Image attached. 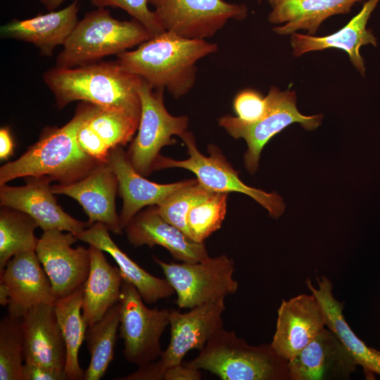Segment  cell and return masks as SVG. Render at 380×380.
<instances>
[{"instance_id":"ab89813d","label":"cell","mask_w":380,"mask_h":380,"mask_svg":"<svg viewBox=\"0 0 380 380\" xmlns=\"http://www.w3.org/2000/svg\"><path fill=\"white\" fill-rule=\"evenodd\" d=\"M13 140L8 127H1L0 129V159L8 160L13 153Z\"/></svg>"},{"instance_id":"cb8c5ba5","label":"cell","mask_w":380,"mask_h":380,"mask_svg":"<svg viewBox=\"0 0 380 380\" xmlns=\"http://www.w3.org/2000/svg\"><path fill=\"white\" fill-rule=\"evenodd\" d=\"M77 237L110 254L117 263L123 281L135 286L144 302L154 303L175 293L165 278L149 274L125 253L111 239L105 224L95 222L78 234Z\"/></svg>"},{"instance_id":"f35d334b","label":"cell","mask_w":380,"mask_h":380,"mask_svg":"<svg viewBox=\"0 0 380 380\" xmlns=\"http://www.w3.org/2000/svg\"><path fill=\"white\" fill-rule=\"evenodd\" d=\"M201 369L184 365L183 362L168 368L164 373V380H200Z\"/></svg>"},{"instance_id":"8d00e7d4","label":"cell","mask_w":380,"mask_h":380,"mask_svg":"<svg viewBox=\"0 0 380 380\" xmlns=\"http://www.w3.org/2000/svg\"><path fill=\"white\" fill-rule=\"evenodd\" d=\"M89 120L84 122L78 131L77 137L78 144L90 157L101 163H106L110 149L89 126Z\"/></svg>"},{"instance_id":"4316f807","label":"cell","mask_w":380,"mask_h":380,"mask_svg":"<svg viewBox=\"0 0 380 380\" xmlns=\"http://www.w3.org/2000/svg\"><path fill=\"white\" fill-rule=\"evenodd\" d=\"M90 269L84 282L82 317L90 326L119 303L123 279L118 267L108 263L103 251L89 246Z\"/></svg>"},{"instance_id":"4dcf8cb0","label":"cell","mask_w":380,"mask_h":380,"mask_svg":"<svg viewBox=\"0 0 380 380\" xmlns=\"http://www.w3.org/2000/svg\"><path fill=\"white\" fill-rule=\"evenodd\" d=\"M21 317L9 314L0 322V380H23Z\"/></svg>"},{"instance_id":"30bf717a","label":"cell","mask_w":380,"mask_h":380,"mask_svg":"<svg viewBox=\"0 0 380 380\" xmlns=\"http://www.w3.org/2000/svg\"><path fill=\"white\" fill-rule=\"evenodd\" d=\"M177 294L179 309L193 308L234 294L239 288L233 279L234 260L226 255L197 262H165L153 256Z\"/></svg>"},{"instance_id":"d6986e66","label":"cell","mask_w":380,"mask_h":380,"mask_svg":"<svg viewBox=\"0 0 380 380\" xmlns=\"http://www.w3.org/2000/svg\"><path fill=\"white\" fill-rule=\"evenodd\" d=\"M124 229L129 242L134 247L160 246L175 260L185 262H197L209 258L204 242H195L165 221L158 214L156 205L139 212Z\"/></svg>"},{"instance_id":"7c38bea8","label":"cell","mask_w":380,"mask_h":380,"mask_svg":"<svg viewBox=\"0 0 380 380\" xmlns=\"http://www.w3.org/2000/svg\"><path fill=\"white\" fill-rule=\"evenodd\" d=\"M165 31L188 39L213 37L231 19L242 20L244 4L224 0H148Z\"/></svg>"},{"instance_id":"ac0fdd59","label":"cell","mask_w":380,"mask_h":380,"mask_svg":"<svg viewBox=\"0 0 380 380\" xmlns=\"http://www.w3.org/2000/svg\"><path fill=\"white\" fill-rule=\"evenodd\" d=\"M0 282L9 291L8 311L15 317H22L34 305H53L57 300L34 251L13 256L0 274Z\"/></svg>"},{"instance_id":"d590c367","label":"cell","mask_w":380,"mask_h":380,"mask_svg":"<svg viewBox=\"0 0 380 380\" xmlns=\"http://www.w3.org/2000/svg\"><path fill=\"white\" fill-rule=\"evenodd\" d=\"M233 108L240 120L247 122H255L266 111V98L255 89H245L235 96Z\"/></svg>"},{"instance_id":"44dd1931","label":"cell","mask_w":380,"mask_h":380,"mask_svg":"<svg viewBox=\"0 0 380 380\" xmlns=\"http://www.w3.org/2000/svg\"><path fill=\"white\" fill-rule=\"evenodd\" d=\"M107 163L118 179L123 201L119 216L122 229L144 207L159 205L189 180L165 184L151 182L136 171L122 146L110 149Z\"/></svg>"},{"instance_id":"d4e9b609","label":"cell","mask_w":380,"mask_h":380,"mask_svg":"<svg viewBox=\"0 0 380 380\" xmlns=\"http://www.w3.org/2000/svg\"><path fill=\"white\" fill-rule=\"evenodd\" d=\"M317 288L314 287L310 279L305 284L322 308L326 326L362 367L366 379H374L375 374L380 375V356L356 336L346 321L343 303L334 298L331 281L325 277L317 278Z\"/></svg>"},{"instance_id":"8992f818","label":"cell","mask_w":380,"mask_h":380,"mask_svg":"<svg viewBox=\"0 0 380 380\" xmlns=\"http://www.w3.org/2000/svg\"><path fill=\"white\" fill-rule=\"evenodd\" d=\"M224 310V298L196 306L186 312L170 310V340L160 357L118 379L163 380L168 368L182 363L189 351L203 350L207 343L223 329L222 314Z\"/></svg>"},{"instance_id":"83f0119b","label":"cell","mask_w":380,"mask_h":380,"mask_svg":"<svg viewBox=\"0 0 380 380\" xmlns=\"http://www.w3.org/2000/svg\"><path fill=\"white\" fill-rule=\"evenodd\" d=\"M84 286V283L71 294L58 298L53 304L66 348L64 372L68 380L84 379L85 371L78 359L87 328L82 312Z\"/></svg>"},{"instance_id":"ba28073f","label":"cell","mask_w":380,"mask_h":380,"mask_svg":"<svg viewBox=\"0 0 380 380\" xmlns=\"http://www.w3.org/2000/svg\"><path fill=\"white\" fill-rule=\"evenodd\" d=\"M187 147L189 158L175 160L160 154L156 158L153 170L179 167L194 172L205 187L215 192H239L246 194L264 207L272 218L279 217L285 210L282 198L276 192L267 193L246 185L215 145L208 147V156L198 149L193 134L186 131L179 137Z\"/></svg>"},{"instance_id":"7bdbcfd3","label":"cell","mask_w":380,"mask_h":380,"mask_svg":"<svg viewBox=\"0 0 380 380\" xmlns=\"http://www.w3.org/2000/svg\"><path fill=\"white\" fill-rule=\"evenodd\" d=\"M261 1V0H258ZM272 6H274L278 0H266Z\"/></svg>"},{"instance_id":"836d02e7","label":"cell","mask_w":380,"mask_h":380,"mask_svg":"<svg viewBox=\"0 0 380 380\" xmlns=\"http://www.w3.org/2000/svg\"><path fill=\"white\" fill-rule=\"evenodd\" d=\"M140 117L125 111L101 108L88 123L111 149L132 141Z\"/></svg>"},{"instance_id":"f1b7e54d","label":"cell","mask_w":380,"mask_h":380,"mask_svg":"<svg viewBox=\"0 0 380 380\" xmlns=\"http://www.w3.org/2000/svg\"><path fill=\"white\" fill-rule=\"evenodd\" d=\"M120 305L110 308L97 322L88 326L85 341L90 353V362L84 380H99L105 374L114 357L117 331L120 324Z\"/></svg>"},{"instance_id":"e575fe53","label":"cell","mask_w":380,"mask_h":380,"mask_svg":"<svg viewBox=\"0 0 380 380\" xmlns=\"http://www.w3.org/2000/svg\"><path fill=\"white\" fill-rule=\"evenodd\" d=\"M99 8L110 6L120 8L127 12L132 18L141 23L153 36L164 32L153 11L148 6V0H89Z\"/></svg>"},{"instance_id":"8fae6325","label":"cell","mask_w":380,"mask_h":380,"mask_svg":"<svg viewBox=\"0 0 380 380\" xmlns=\"http://www.w3.org/2000/svg\"><path fill=\"white\" fill-rule=\"evenodd\" d=\"M144 301L136 287L123 281L119 300V337L124 341L125 358L139 367L160 357V337L170 323V310L151 309Z\"/></svg>"},{"instance_id":"7402d4cb","label":"cell","mask_w":380,"mask_h":380,"mask_svg":"<svg viewBox=\"0 0 380 380\" xmlns=\"http://www.w3.org/2000/svg\"><path fill=\"white\" fill-rule=\"evenodd\" d=\"M380 0H368L362 10L349 23L337 32L327 36L314 37L293 32L291 34L292 53L299 57L308 52L327 49L345 51L355 69L365 75L366 68L360 49L362 46L377 45L376 39L370 29L366 27L368 20Z\"/></svg>"},{"instance_id":"9c48e42d","label":"cell","mask_w":380,"mask_h":380,"mask_svg":"<svg viewBox=\"0 0 380 380\" xmlns=\"http://www.w3.org/2000/svg\"><path fill=\"white\" fill-rule=\"evenodd\" d=\"M164 89H156L141 78L138 88L141 101V117L138 133L127 152L137 172L148 176L160 149L174 145L173 136L180 137L187 131L189 119L186 115L174 116L164 104Z\"/></svg>"},{"instance_id":"4fadbf2b","label":"cell","mask_w":380,"mask_h":380,"mask_svg":"<svg viewBox=\"0 0 380 380\" xmlns=\"http://www.w3.org/2000/svg\"><path fill=\"white\" fill-rule=\"evenodd\" d=\"M77 240L74 234L60 230L45 231L39 239L35 252L57 299L73 293L88 277L89 248H72Z\"/></svg>"},{"instance_id":"f546056e","label":"cell","mask_w":380,"mask_h":380,"mask_svg":"<svg viewBox=\"0 0 380 380\" xmlns=\"http://www.w3.org/2000/svg\"><path fill=\"white\" fill-rule=\"evenodd\" d=\"M39 227L27 214L8 207L0 211V274L15 255L36 250L39 239L34 235Z\"/></svg>"},{"instance_id":"3957f363","label":"cell","mask_w":380,"mask_h":380,"mask_svg":"<svg viewBox=\"0 0 380 380\" xmlns=\"http://www.w3.org/2000/svg\"><path fill=\"white\" fill-rule=\"evenodd\" d=\"M43 80L58 108L81 101L141 116L138 88L141 77L125 70L117 61L74 68L56 65L44 73Z\"/></svg>"},{"instance_id":"6da1fadb","label":"cell","mask_w":380,"mask_h":380,"mask_svg":"<svg viewBox=\"0 0 380 380\" xmlns=\"http://www.w3.org/2000/svg\"><path fill=\"white\" fill-rule=\"evenodd\" d=\"M101 108L82 101L72 119L61 127L44 129L39 140L19 158L0 168V186L20 177H46L51 182L68 184L78 181L102 164L79 146L77 133L82 125Z\"/></svg>"},{"instance_id":"1f68e13d","label":"cell","mask_w":380,"mask_h":380,"mask_svg":"<svg viewBox=\"0 0 380 380\" xmlns=\"http://www.w3.org/2000/svg\"><path fill=\"white\" fill-rule=\"evenodd\" d=\"M227 195L225 192H215L190 209L186 216L190 239L197 243H203L221 227L227 212Z\"/></svg>"},{"instance_id":"d6a6232c","label":"cell","mask_w":380,"mask_h":380,"mask_svg":"<svg viewBox=\"0 0 380 380\" xmlns=\"http://www.w3.org/2000/svg\"><path fill=\"white\" fill-rule=\"evenodd\" d=\"M215 192L203 186L197 179H189L186 184L156 205V209L165 221L188 236L186 216L190 209Z\"/></svg>"},{"instance_id":"b9f144b4","label":"cell","mask_w":380,"mask_h":380,"mask_svg":"<svg viewBox=\"0 0 380 380\" xmlns=\"http://www.w3.org/2000/svg\"><path fill=\"white\" fill-rule=\"evenodd\" d=\"M40 2L50 11L58 8L64 0H39Z\"/></svg>"},{"instance_id":"9a60e30c","label":"cell","mask_w":380,"mask_h":380,"mask_svg":"<svg viewBox=\"0 0 380 380\" xmlns=\"http://www.w3.org/2000/svg\"><path fill=\"white\" fill-rule=\"evenodd\" d=\"M325 327L322 308L312 293L283 300L277 311L276 329L270 344L280 357L289 361Z\"/></svg>"},{"instance_id":"5bb4252c","label":"cell","mask_w":380,"mask_h":380,"mask_svg":"<svg viewBox=\"0 0 380 380\" xmlns=\"http://www.w3.org/2000/svg\"><path fill=\"white\" fill-rule=\"evenodd\" d=\"M26 184L0 186V205L22 211L33 218L44 232L60 230L75 235L83 232L88 222L77 220L65 213L57 203L46 177H29Z\"/></svg>"},{"instance_id":"ee69618b","label":"cell","mask_w":380,"mask_h":380,"mask_svg":"<svg viewBox=\"0 0 380 380\" xmlns=\"http://www.w3.org/2000/svg\"><path fill=\"white\" fill-rule=\"evenodd\" d=\"M374 350L380 356V349L379 350H376V349H374Z\"/></svg>"},{"instance_id":"60d3db41","label":"cell","mask_w":380,"mask_h":380,"mask_svg":"<svg viewBox=\"0 0 380 380\" xmlns=\"http://www.w3.org/2000/svg\"><path fill=\"white\" fill-rule=\"evenodd\" d=\"M10 299L9 291L6 286L0 282V304L3 306L8 305Z\"/></svg>"},{"instance_id":"603a6c76","label":"cell","mask_w":380,"mask_h":380,"mask_svg":"<svg viewBox=\"0 0 380 380\" xmlns=\"http://www.w3.org/2000/svg\"><path fill=\"white\" fill-rule=\"evenodd\" d=\"M78 11V1L75 0L58 11L29 19H13L1 27V36L33 44L42 55L50 56L57 46L64 44L75 29L79 21Z\"/></svg>"},{"instance_id":"ffe728a7","label":"cell","mask_w":380,"mask_h":380,"mask_svg":"<svg viewBox=\"0 0 380 380\" xmlns=\"http://www.w3.org/2000/svg\"><path fill=\"white\" fill-rule=\"evenodd\" d=\"M21 321L24 360L64 372L66 348L53 305H34Z\"/></svg>"},{"instance_id":"7a4b0ae2","label":"cell","mask_w":380,"mask_h":380,"mask_svg":"<svg viewBox=\"0 0 380 380\" xmlns=\"http://www.w3.org/2000/svg\"><path fill=\"white\" fill-rule=\"evenodd\" d=\"M217 44L188 39L169 31L153 36L132 51L117 55V61L156 89H166L175 99L194 87L197 62L216 52Z\"/></svg>"},{"instance_id":"277c9868","label":"cell","mask_w":380,"mask_h":380,"mask_svg":"<svg viewBox=\"0 0 380 380\" xmlns=\"http://www.w3.org/2000/svg\"><path fill=\"white\" fill-rule=\"evenodd\" d=\"M187 366L208 371L222 380H289L287 361L271 344L252 346L224 328Z\"/></svg>"},{"instance_id":"484cf974","label":"cell","mask_w":380,"mask_h":380,"mask_svg":"<svg viewBox=\"0 0 380 380\" xmlns=\"http://www.w3.org/2000/svg\"><path fill=\"white\" fill-rule=\"evenodd\" d=\"M362 0H278L272 6L268 21L278 25L273 31L280 35L300 30L315 34L324 20L336 14H346Z\"/></svg>"},{"instance_id":"2e32d148","label":"cell","mask_w":380,"mask_h":380,"mask_svg":"<svg viewBox=\"0 0 380 380\" xmlns=\"http://www.w3.org/2000/svg\"><path fill=\"white\" fill-rule=\"evenodd\" d=\"M357 365L351 353L328 328L287 361L291 380L349 379Z\"/></svg>"},{"instance_id":"5b68a950","label":"cell","mask_w":380,"mask_h":380,"mask_svg":"<svg viewBox=\"0 0 380 380\" xmlns=\"http://www.w3.org/2000/svg\"><path fill=\"white\" fill-rule=\"evenodd\" d=\"M153 34L138 20H119L105 8L86 13L64 43L56 66L74 68L118 55L148 40Z\"/></svg>"},{"instance_id":"74e56055","label":"cell","mask_w":380,"mask_h":380,"mask_svg":"<svg viewBox=\"0 0 380 380\" xmlns=\"http://www.w3.org/2000/svg\"><path fill=\"white\" fill-rule=\"evenodd\" d=\"M23 380H68L65 372H58L40 365L25 362L23 367Z\"/></svg>"},{"instance_id":"e0dca14e","label":"cell","mask_w":380,"mask_h":380,"mask_svg":"<svg viewBox=\"0 0 380 380\" xmlns=\"http://www.w3.org/2000/svg\"><path fill=\"white\" fill-rule=\"evenodd\" d=\"M118 190V179L107 163L98 165L78 181L52 185L53 194L71 197L81 205L89 217V226L101 222L109 231L121 234L123 229L115 208Z\"/></svg>"},{"instance_id":"52a82bcc","label":"cell","mask_w":380,"mask_h":380,"mask_svg":"<svg viewBox=\"0 0 380 380\" xmlns=\"http://www.w3.org/2000/svg\"><path fill=\"white\" fill-rule=\"evenodd\" d=\"M265 98L266 111L255 122H244L232 115H223L218 120L220 126L233 138L246 141L248 148L244 154V163L251 174L257 171L261 151L274 136L293 123L313 130L321 125L322 120V115L308 116L299 112L295 91H281L272 86Z\"/></svg>"}]
</instances>
